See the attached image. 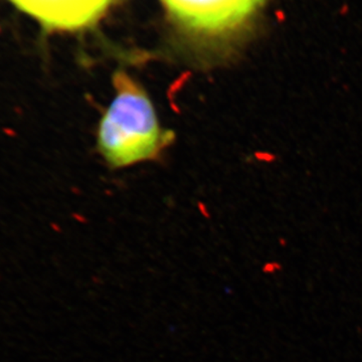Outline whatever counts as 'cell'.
<instances>
[{"label": "cell", "instance_id": "6da1fadb", "mask_svg": "<svg viewBox=\"0 0 362 362\" xmlns=\"http://www.w3.org/2000/svg\"><path fill=\"white\" fill-rule=\"evenodd\" d=\"M114 97L97 127V149L113 169L160 158L173 143L148 93L125 71L113 75Z\"/></svg>", "mask_w": 362, "mask_h": 362}, {"label": "cell", "instance_id": "7a4b0ae2", "mask_svg": "<svg viewBox=\"0 0 362 362\" xmlns=\"http://www.w3.org/2000/svg\"><path fill=\"white\" fill-rule=\"evenodd\" d=\"M265 0H161L178 25L202 37L235 32Z\"/></svg>", "mask_w": 362, "mask_h": 362}, {"label": "cell", "instance_id": "3957f363", "mask_svg": "<svg viewBox=\"0 0 362 362\" xmlns=\"http://www.w3.org/2000/svg\"><path fill=\"white\" fill-rule=\"evenodd\" d=\"M47 30L77 32L94 25L112 0H11Z\"/></svg>", "mask_w": 362, "mask_h": 362}]
</instances>
